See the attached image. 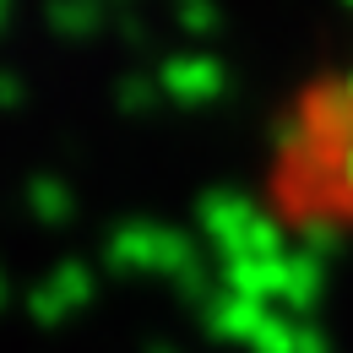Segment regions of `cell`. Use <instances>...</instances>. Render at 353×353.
<instances>
[{"mask_svg": "<svg viewBox=\"0 0 353 353\" xmlns=\"http://www.w3.org/2000/svg\"><path fill=\"white\" fill-rule=\"evenodd\" d=\"M272 212L294 234L353 239V39L288 109L266 163Z\"/></svg>", "mask_w": 353, "mask_h": 353, "instance_id": "cell-1", "label": "cell"}]
</instances>
